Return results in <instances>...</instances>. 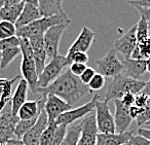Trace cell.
<instances>
[{
	"label": "cell",
	"mask_w": 150,
	"mask_h": 145,
	"mask_svg": "<svg viewBox=\"0 0 150 145\" xmlns=\"http://www.w3.org/2000/svg\"><path fill=\"white\" fill-rule=\"evenodd\" d=\"M37 93L44 95H55L68 104L73 105L92 92L88 85L81 82L79 76L74 75L68 68L62 72V74L50 85L45 88H37Z\"/></svg>",
	"instance_id": "cell-1"
},
{
	"label": "cell",
	"mask_w": 150,
	"mask_h": 145,
	"mask_svg": "<svg viewBox=\"0 0 150 145\" xmlns=\"http://www.w3.org/2000/svg\"><path fill=\"white\" fill-rule=\"evenodd\" d=\"M70 23V19L64 12L57 15H53L50 17H41L34 22L21 28H17L16 35L19 38H28L37 35H43L46 30L54 25H68Z\"/></svg>",
	"instance_id": "cell-2"
},
{
	"label": "cell",
	"mask_w": 150,
	"mask_h": 145,
	"mask_svg": "<svg viewBox=\"0 0 150 145\" xmlns=\"http://www.w3.org/2000/svg\"><path fill=\"white\" fill-rule=\"evenodd\" d=\"M144 86L145 81L133 79L121 72L113 76L112 81L107 88L104 100L109 102L114 99H121L126 93H133L134 95H137L143 90Z\"/></svg>",
	"instance_id": "cell-3"
},
{
	"label": "cell",
	"mask_w": 150,
	"mask_h": 145,
	"mask_svg": "<svg viewBox=\"0 0 150 145\" xmlns=\"http://www.w3.org/2000/svg\"><path fill=\"white\" fill-rule=\"evenodd\" d=\"M67 66H68V63L64 56L58 54L52 58L47 64H45L43 70L38 75L37 88H45L50 85L62 74L64 68Z\"/></svg>",
	"instance_id": "cell-4"
},
{
	"label": "cell",
	"mask_w": 150,
	"mask_h": 145,
	"mask_svg": "<svg viewBox=\"0 0 150 145\" xmlns=\"http://www.w3.org/2000/svg\"><path fill=\"white\" fill-rule=\"evenodd\" d=\"M100 99V98H98ZM97 99L95 104L96 109V123H97L98 131L103 134H112L116 132L114 117L110 112L108 102L105 100H98Z\"/></svg>",
	"instance_id": "cell-5"
},
{
	"label": "cell",
	"mask_w": 150,
	"mask_h": 145,
	"mask_svg": "<svg viewBox=\"0 0 150 145\" xmlns=\"http://www.w3.org/2000/svg\"><path fill=\"white\" fill-rule=\"evenodd\" d=\"M67 28L65 25H54L48 28L43 34V43L46 51L47 59H51L59 54V46L64 29Z\"/></svg>",
	"instance_id": "cell-6"
},
{
	"label": "cell",
	"mask_w": 150,
	"mask_h": 145,
	"mask_svg": "<svg viewBox=\"0 0 150 145\" xmlns=\"http://www.w3.org/2000/svg\"><path fill=\"white\" fill-rule=\"evenodd\" d=\"M100 98V95H95L92 98V99L87 103L81 105V106L74 108V109H69L67 111H65L62 114H61L57 119L55 120V122L57 125H70L73 124L75 121L81 119V118L85 117L87 114H89L90 112L94 111L95 109V104L97 99Z\"/></svg>",
	"instance_id": "cell-7"
},
{
	"label": "cell",
	"mask_w": 150,
	"mask_h": 145,
	"mask_svg": "<svg viewBox=\"0 0 150 145\" xmlns=\"http://www.w3.org/2000/svg\"><path fill=\"white\" fill-rule=\"evenodd\" d=\"M98 73L104 77H113L123 71V62L116 56V51L111 49L103 58L96 60Z\"/></svg>",
	"instance_id": "cell-8"
},
{
	"label": "cell",
	"mask_w": 150,
	"mask_h": 145,
	"mask_svg": "<svg viewBox=\"0 0 150 145\" xmlns=\"http://www.w3.org/2000/svg\"><path fill=\"white\" fill-rule=\"evenodd\" d=\"M81 124V132L78 145H96L97 142V135L98 134L97 123H96L95 113L90 112L83 120L80 122Z\"/></svg>",
	"instance_id": "cell-9"
},
{
	"label": "cell",
	"mask_w": 150,
	"mask_h": 145,
	"mask_svg": "<svg viewBox=\"0 0 150 145\" xmlns=\"http://www.w3.org/2000/svg\"><path fill=\"white\" fill-rule=\"evenodd\" d=\"M72 108V105L68 104L64 99L55 95H47L45 101L44 110L47 114L48 123L55 122V120L61 114Z\"/></svg>",
	"instance_id": "cell-10"
},
{
	"label": "cell",
	"mask_w": 150,
	"mask_h": 145,
	"mask_svg": "<svg viewBox=\"0 0 150 145\" xmlns=\"http://www.w3.org/2000/svg\"><path fill=\"white\" fill-rule=\"evenodd\" d=\"M48 125L47 114L45 112L44 108L40 111L36 122L25 132V135L22 137V141L25 145H39V140L42 132Z\"/></svg>",
	"instance_id": "cell-11"
},
{
	"label": "cell",
	"mask_w": 150,
	"mask_h": 145,
	"mask_svg": "<svg viewBox=\"0 0 150 145\" xmlns=\"http://www.w3.org/2000/svg\"><path fill=\"white\" fill-rule=\"evenodd\" d=\"M136 30H137V25H134L124 35L121 36V37L118 38L114 42L113 49L116 52H119L121 55L124 56L125 59L131 58L133 50L134 49V47L137 45Z\"/></svg>",
	"instance_id": "cell-12"
},
{
	"label": "cell",
	"mask_w": 150,
	"mask_h": 145,
	"mask_svg": "<svg viewBox=\"0 0 150 145\" xmlns=\"http://www.w3.org/2000/svg\"><path fill=\"white\" fill-rule=\"evenodd\" d=\"M115 105V115H114V123H115V131L118 134H122L128 131L129 127L133 122V118L129 113V107L122 103L120 99H114Z\"/></svg>",
	"instance_id": "cell-13"
},
{
	"label": "cell",
	"mask_w": 150,
	"mask_h": 145,
	"mask_svg": "<svg viewBox=\"0 0 150 145\" xmlns=\"http://www.w3.org/2000/svg\"><path fill=\"white\" fill-rule=\"evenodd\" d=\"M21 71H22L23 79L28 83V89L33 93H36L38 73H37L36 66H35L33 58L23 57L22 65H21Z\"/></svg>",
	"instance_id": "cell-14"
},
{
	"label": "cell",
	"mask_w": 150,
	"mask_h": 145,
	"mask_svg": "<svg viewBox=\"0 0 150 145\" xmlns=\"http://www.w3.org/2000/svg\"><path fill=\"white\" fill-rule=\"evenodd\" d=\"M45 101H46V95H41L40 98L36 99V100H26L20 107V109L17 113V116L21 120L31 119V118L38 117L40 111L44 108Z\"/></svg>",
	"instance_id": "cell-15"
},
{
	"label": "cell",
	"mask_w": 150,
	"mask_h": 145,
	"mask_svg": "<svg viewBox=\"0 0 150 145\" xmlns=\"http://www.w3.org/2000/svg\"><path fill=\"white\" fill-rule=\"evenodd\" d=\"M96 33L93 31L92 29H90L87 26H83L81 29L80 34L78 35L76 40L73 42V44L71 45L69 50L67 53H72L79 51V52H85L87 53L91 49L93 43L95 40Z\"/></svg>",
	"instance_id": "cell-16"
},
{
	"label": "cell",
	"mask_w": 150,
	"mask_h": 145,
	"mask_svg": "<svg viewBox=\"0 0 150 145\" xmlns=\"http://www.w3.org/2000/svg\"><path fill=\"white\" fill-rule=\"evenodd\" d=\"M29 42H30L32 51H33V59L35 62V66H36L37 73L39 75L41 73V71L43 70L47 59L46 51H45L43 43V35H37L30 37L29 38Z\"/></svg>",
	"instance_id": "cell-17"
},
{
	"label": "cell",
	"mask_w": 150,
	"mask_h": 145,
	"mask_svg": "<svg viewBox=\"0 0 150 145\" xmlns=\"http://www.w3.org/2000/svg\"><path fill=\"white\" fill-rule=\"evenodd\" d=\"M123 71L126 76L139 80L146 72V59H125L123 62Z\"/></svg>",
	"instance_id": "cell-18"
},
{
	"label": "cell",
	"mask_w": 150,
	"mask_h": 145,
	"mask_svg": "<svg viewBox=\"0 0 150 145\" xmlns=\"http://www.w3.org/2000/svg\"><path fill=\"white\" fill-rule=\"evenodd\" d=\"M133 132H125L122 134L112 132V134H103L100 132L97 135L96 145H123L127 144L130 141Z\"/></svg>",
	"instance_id": "cell-19"
},
{
	"label": "cell",
	"mask_w": 150,
	"mask_h": 145,
	"mask_svg": "<svg viewBox=\"0 0 150 145\" xmlns=\"http://www.w3.org/2000/svg\"><path fill=\"white\" fill-rule=\"evenodd\" d=\"M42 16L39 12V9L36 5L30 4V3H25L23 5V8L21 12L19 18L17 19L15 25L16 28H21V26L26 25L34 21L40 19Z\"/></svg>",
	"instance_id": "cell-20"
},
{
	"label": "cell",
	"mask_w": 150,
	"mask_h": 145,
	"mask_svg": "<svg viewBox=\"0 0 150 145\" xmlns=\"http://www.w3.org/2000/svg\"><path fill=\"white\" fill-rule=\"evenodd\" d=\"M28 85L25 79H22L18 84V87L15 91L13 98H11V108L12 112L17 115L20 107L25 103L28 99Z\"/></svg>",
	"instance_id": "cell-21"
},
{
	"label": "cell",
	"mask_w": 150,
	"mask_h": 145,
	"mask_svg": "<svg viewBox=\"0 0 150 145\" xmlns=\"http://www.w3.org/2000/svg\"><path fill=\"white\" fill-rule=\"evenodd\" d=\"M37 7L42 17H50L64 12L62 0H38Z\"/></svg>",
	"instance_id": "cell-22"
},
{
	"label": "cell",
	"mask_w": 150,
	"mask_h": 145,
	"mask_svg": "<svg viewBox=\"0 0 150 145\" xmlns=\"http://www.w3.org/2000/svg\"><path fill=\"white\" fill-rule=\"evenodd\" d=\"M23 5L25 1L12 5H3L0 8V21H7L15 23L23 10Z\"/></svg>",
	"instance_id": "cell-23"
},
{
	"label": "cell",
	"mask_w": 150,
	"mask_h": 145,
	"mask_svg": "<svg viewBox=\"0 0 150 145\" xmlns=\"http://www.w3.org/2000/svg\"><path fill=\"white\" fill-rule=\"evenodd\" d=\"M150 57V36L137 41V45L131 55L132 59H146Z\"/></svg>",
	"instance_id": "cell-24"
},
{
	"label": "cell",
	"mask_w": 150,
	"mask_h": 145,
	"mask_svg": "<svg viewBox=\"0 0 150 145\" xmlns=\"http://www.w3.org/2000/svg\"><path fill=\"white\" fill-rule=\"evenodd\" d=\"M81 132V124H70L67 126L64 140L61 145H78Z\"/></svg>",
	"instance_id": "cell-25"
},
{
	"label": "cell",
	"mask_w": 150,
	"mask_h": 145,
	"mask_svg": "<svg viewBox=\"0 0 150 145\" xmlns=\"http://www.w3.org/2000/svg\"><path fill=\"white\" fill-rule=\"evenodd\" d=\"M19 120V117L12 112L11 99H9L0 109V126L16 125Z\"/></svg>",
	"instance_id": "cell-26"
},
{
	"label": "cell",
	"mask_w": 150,
	"mask_h": 145,
	"mask_svg": "<svg viewBox=\"0 0 150 145\" xmlns=\"http://www.w3.org/2000/svg\"><path fill=\"white\" fill-rule=\"evenodd\" d=\"M21 55V50L19 47L10 48L1 51V59H0V68H7L18 56Z\"/></svg>",
	"instance_id": "cell-27"
},
{
	"label": "cell",
	"mask_w": 150,
	"mask_h": 145,
	"mask_svg": "<svg viewBox=\"0 0 150 145\" xmlns=\"http://www.w3.org/2000/svg\"><path fill=\"white\" fill-rule=\"evenodd\" d=\"M38 117L31 118V119H25V120H19L15 126V137L19 139H22V137L25 135V134L28 129H31V127L34 125L36 122Z\"/></svg>",
	"instance_id": "cell-28"
},
{
	"label": "cell",
	"mask_w": 150,
	"mask_h": 145,
	"mask_svg": "<svg viewBox=\"0 0 150 145\" xmlns=\"http://www.w3.org/2000/svg\"><path fill=\"white\" fill-rule=\"evenodd\" d=\"M17 28L15 23L7 22V21H0V39L16 35Z\"/></svg>",
	"instance_id": "cell-29"
},
{
	"label": "cell",
	"mask_w": 150,
	"mask_h": 145,
	"mask_svg": "<svg viewBox=\"0 0 150 145\" xmlns=\"http://www.w3.org/2000/svg\"><path fill=\"white\" fill-rule=\"evenodd\" d=\"M57 128V124L56 122H51L48 123L47 127L45 128V129L42 132L40 140H39V145H50L51 140H52L54 132Z\"/></svg>",
	"instance_id": "cell-30"
},
{
	"label": "cell",
	"mask_w": 150,
	"mask_h": 145,
	"mask_svg": "<svg viewBox=\"0 0 150 145\" xmlns=\"http://www.w3.org/2000/svg\"><path fill=\"white\" fill-rule=\"evenodd\" d=\"M65 59H67L68 66L72 62L85 63L86 64L89 62V57L87 55V53L79 52V51H76V52H72V53H67V55L65 56Z\"/></svg>",
	"instance_id": "cell-31"
},
{
	"label": "cell",
	"mask_w": 150,
	"mask_h": 145,
	"mask_svg": "<svg viewBox=\"0 0 150 145\" xmlns=\"http://www.w3.org/2000/svg\"><path fill=\"white\" fill-rule=\"evenodd\" d=\"M15 126L16 125H8V126H0V144H5L8 140L15 137Z\"/></svg>",
	"instance_id": "cell-32"
},
{
	"label": "cell",
	"mask_w": 150,
	"mask_h": 145,
	"mask_svg": "<svg viewBox=\"0 0 150 145\" xmlns=\"http://www.w3.org/2000/svg\"><path fill=\"white\" fill-rule=\"evenodd\" d=\"M105 85V77L103 75H101L100 73H96L91 81L88 83V87L89 89L91 90V92L93 91H100Z\"/></svg>",
	"instance_id": "cell-33"
},
{
	"label": "cell",
	"mask_w": 150,
	"mask_h": 145,
	"mask_svg": "<svg viewBox=\"0 0 150 145\" xmlns=\"http://www.w3.org/2000/svg\"><path fill=\"white\" fill-rule=\"evenodd\" d=\"M67 129V125H57V128L55 129V132H54L50 145H61L62 141L64 138Z\"/></svg>",
	"instance_id": "cell-34"
},
{
	"label": "cell",
	"mask_w": 150,
	"mask_h": 145,
	"mask_svg": "<svg viewBox=\"0 0 150 145\" xmlns=\"http://www.w3.org/2000/svg\"><path fill=\"white\" fill-rule=\"evenodd\" d=\"M136 34H137V41L142 40V39L146 38L147 36H149V29L147 23H146L145 20L142 17L140 18L139 22L137 23Z\"/></svg>",
	"instance_id": "cell-35"
},
{
	"label": "cell",
	"mask_w": 150,
	"mask_h": 145,
	"mask_svg": "<svg viewBox=\"0 0 150 145\" xmlns=\"http://www.w3.org/2000/svg\"><path fill=\"white\" fill-rule=\"evenodd\" d=\"M20 45V39L17 35L11 36L4 39H0V51L10 49V48L19 47Z\"/></svg>",
	"instance_id": "cell-36"
},
{
	"label": "cell",
	"mask_w": 150,
	"mask_h": 145,
	"mask_svg": "<svg viewBox=\"0 0 150 145\" xmlns=\"http://www.w3.org/2000/svg\"><path fill=\"white\" fill-rule=\"evenodd\" d=\"M19 39H20L19 48L21 50L22 56L33 58V51H32V47L30 45V42H29V39L28 38H19Z\"/></svg>",
	"instance_id": "cell-37"
},
{
	"label": "cell",
	"mask_w": 150,
	"mask_h": 145,
	"mask_svg": "<svg viewBox=\"0 0 150 145\" xmlns=\"http://www.w3.org/2000/svg\"><path fill=\"white\" fill-rule=\"evenodd\" d=\"M149 119H150V96L147 100V103L142 108V112L136 118L137 125L139 127H142L143 124L147 122Z\"/></svg>",
	"instance_id": "cell-38"
},
{
	"label": "cell",
	"mask_w": 150,
	"mask_h": 145,
	"mask_svg": "<svg viewBox=\"0 0 150 145\" xmlns=\"http://www.w3.org/2000/svg\"><path fill=\"white\" fill-rule=\"evenodd\" d=\"M96 73H97V72H96V70H95L94 68L88 67V66H87L85 70L83 71V73L79 76L81 82L84 83V84H86V85H88V83L90 82V81H91L93 76H94Z\"/></svg>",
	"instance_id": "cell-39"
},
{
	"label": "cell",
	"mask_w": 150,
	"mask_h": 145,
	"mask_svg": "<svg viewBox=\"0 0 150 145\" xmlns=\"http://www.w3.org/2000/svg\"><path fill=\"white\" fill-rule=\"evenodd\" d=\"M130 145H150V139L146 137H143L142 135H131L130 141H129Z\"/></svg>",
	"instance_id": "cell-40"
},
{
	"label": "cell",
	"mask_w": 150,
	"mask_h": 145,
	"mask_svg": "<svg viewBox=\"0 0 150 145\" xmlns=\"http://www.w3.org/2000/svg\"><path fill=\"white\" fill-rule=\"evenodd\" d=\"M149 98V95H145L144 93L140 92L139 93L136 95V98H134V105H136L137 107L143 108L145 106V104L147 103V100Z\"/></svg>",
	"instance_id": "cell-41"
},
{
	"label": "cell",
	"mask_w": 150,
	"mask_h": 145,
	"mask_svg": "<svg viewBox=\"0 0 150 145\" xmlns=\"http://www.w3.org/2000/svg\"><path fill=\"white\" fill-rule=\"evenodd\" d=\"M87 65L85 63H78V62H72L69 65V70L72 72L76 76H80L83 73V71L85 70Z\"/></svg>",
	"instance_id": "cell-42"
},
{
	"label": "cell",
	"mask_w": 150,
	"mask_h": 145,
	"mask_svg": "<svg viewBox=\"0 0 150 145\" xmlns=\"http://www.w3.org/2000/svg\"><path fill=\"white\" fill-rule=\"evenodd\" d=\"M134 98H136V95H134V93H126L121 98L120 100H121L122 103L126 105L127 107H131L132 105H134Z\"/></svg>",
	"instance_id": "cell-43"
},
{
	"label": "cell",
	"mask_w": 150,
	"mask_h": 145,
	"mask_svg": "<svg viewBox=\"0 0 150 145\" xmlns=\"http://www.w3.org/2000/svg\"><path fill=\"white\" fill-rule=\"evenodd\" d=\"M137 11L140 13V16H142L143 19L145 20L146 23H147L148 29L150 30V8H142V7H137Z\"/></svg>",
	"instance_id": "cell-44"
},
{
	"label": "cell",
	"mask_w": 150,
	"mask_h": 145,
	"mask_svg": "<svg viewBox=\"0 0 150 145\" xmlns=\"http://www.w3.org/2000/svg\"><path fill=\"white\" fill-rule=\"evenodd\" d=\"M129 4L134 6V8H137V7L150 8V0H136V1L129 2Z\"/></svg>",
	"instance_id": "cell-45"
},
{
	"label": "cell",
	"mask_w": 150,
	"mask_h": 145,
	"mask_svg": "<svg viewBox=\"0 0 150 145\" xmlns=\"http://www.w3.org/2000/svg\"><path fill=\"white\" fill-rule=\"evenodd\" d=\"M142 112V108L137 107L136 105H132L131 107H129V113H130V116L133 118V120L136 119Z\"/></svg>",
	"instance_id": "cell-46"
},
{
	"label": "cell",
	"mask_w": 150,
	"mask_h": 145,
	"mask_svg": "<svg viewBox=\"0 0 150 145\" xmlns=\"http://www.w3.org/2000/svg\"><path fill=\"white\" fill-rule=\"evenodd\" d=\"M137 134L150 139V129H144V128L139 127V129H137Z\"/></svg>",
	"instance_id": "cell-47"
},
{
	"label": "cell",
	"mask_w": 150,
	"mask_h": 145,
	"mask_svg": "<svg viewBox=\"0 0 150 145\" xmlns=\"http://www.w3.org/2000/svg\"><path fill=\"white\" fill-rule=\"evenodd\" d=\"M142 93H144L145 95L150 96V78L147 82H145V86L143 88V90L142 91Z\"/></svg>",
	"instance_id": "cell-48"
},
{
	"label": "cell",
	"mask_w": 150,
	"mask_h": 145,
	"mask_svg": "<svg viewBox=\"0 0 150 145\" xmlns=\"http://www.w3.org/2000/svg\"><path fill=\"white\" fill-rule=\"evenodd\" d=\"M23 1V0H4V5H12L16 4V3H20Z\"/></svg>",
	"instance_id": "cell-49"
},
{
	"label": "cell",
	"mask_w": 150,
	"mask_h": 145,
	"mask_svg": "<svg viewBox=\"0 0 150 145\" xmlns=\"http://www.w3.org/2000/svg\"><path fill=\"white\" fill-rule=\"evenodd\" d=\"M146 71H148L150 73V57L146 59Z\"/></svg>",
	"instance_id": "cell-50"
},
{
	"label": "cell",
	"mask_w": 150,
	"mask_h": 145,
	"mask_svg": "<svg viewBox=\"0 0 150 145\" xmlns=\"http://www.w3.org/2000/svg\"><path fill=\"white\" fill-rule=\"evenodd\" d=\"M25 3H30V4H33V5H36L38 4V0H23Z\"/></svg>",
	"instance_id": "cell-51"
},
{
	"label": "cell",
	"mask_w": 150,
	"mask_h": 145,
	"mask_svg": "<svg viewBox=\"0 0 150 145\" xmlns=\"http://www.w3.org/2000/svg\"><path fill=\"white\" fill-rule=\"evenodd\" d=\"M142 128H144V129H150V119H149L146 123L143 124V125L142 126Z\"/></svg>",
	"instance_id": "cell-52"
},
{
	"label": "cell",
	"mask_w": 150,
	"mask_h": 145,
	"mask_svg": "<svg viewBox=\"0 0 150 145\" xmlns=\"http://www.w3.org/2000/svg\"><path fill=\"white\" fill-rule=\"evenodd\" d=\"M3 5H4V0H0V8H1Z\"/></svg>",
	"instance_id": "cell-53"
},
{
	"label": "cell",
	"mask_w": 150,
	"mask_h": 145,
	"mask_svg": "<svg viewBox=\"0 0 150 145\" xmlns=\"http://www.w3.org/2000/svg\"><path fill=\"white\" fill-rule=\"evenodd\" d=\"M128 2H132V1H136V0H127Z\"/></svg>",
	"instance_id": "cell-54"
},
{
	"label": "cell",
	"mask_w": 150,
	"mask_h": 145,
	"mask_svg": "<svg viewBox=\"0 0 150 145\" xmlns=\"http://www.w3.org/2000/svg\"><path fill=\"white\" fill-rule=\"evenodd\" d=\"M0 59H1V51H0Z\"/></svg>",
	"instance_id": "cell-55"
},
{
	"label": "cell",
	"mask_w": 150,
	"mask_h": 145,
	"mask_svg": "<svg viewBox=\"0 0 150 145\" xmlns=\"http://www.w3.org/2000/svg\"><path fill=\"white\" fill-rule=\"evenodd\" d=\"M123 145H130V144H129V143H127V144H123Z\"/></svg>",
	"instance_id": "cell-56"
},
{
	"label": "cell",
	"mask_w": 150,
	"mask_h": 145,
	"mask_svg": "<svg viewBox=\"0 0 150 145\" xmlns=\"http://www.w3.org/2000/svg\"><path fill=\"white\" fill-rule=\"evenodd\" d=\"M0 145H2V144H0Z\"/></svg>",
	"instance_id": "cell-57"
}]
</instances>
